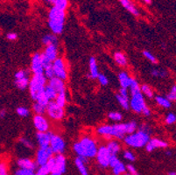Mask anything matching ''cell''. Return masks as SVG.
<instances>
[{"instance_id":"obj_59","label":"cell","mask_w":176,"mask_h":175,"mask_svg":"<svg viewBox=\"0 0 176 175\" xmlns=\"http://www.w3.org/2000/svg\"><path fill=\"white\" fill-rule=\"evenodd\" d=\"M145 3H146V4H148V5H150L151 3H152V0H143Z\"/></svg>"},{"instance_id":"obj_46","label":"cell","mask_w":176,"mask_h":175,"mask_svg":"<svg viewBox=\"0 0 176 175\" xmlns=\"http://www.w3.org/2000/svg\"><path fill=\"white\" fill-rule=\"evenodd\" d=\"M98 79L100 85H102V86H107L109 84V79L107 78L106 75H104L103 74H98Z\"/></svg>"},{"instance_id":"obj_40","label":"cell","mask_w":176,"mask_h":175,"mask_svg":"<svg viewBox=\"0 0 176 175\" xmlns=\"http://www.w3.org/2000/svg\"><path fill=\"white\" fill-rule=\"evenodd\" d=\"M143 55L145 56V58L146 60H148L151 63H153V64H157L158 63V60L157 59H156V57L153 55L151 52L146 50L143 51Z\"/></svg>"},{"instance_id":"obj_44","label":"cell","mask_w":176,"mask_h":175,"mask_svg":"<svg viewBox=\"0 0 176 175\" xmlns=\"http://www.w3.org/2000/svg\"><path fill=\"white\" fill-rule=\"evenodd\" d=\"M166 123H167V125H174V124H175L176 122V116L174 114V113H169V114H167V116H166Z\"/></svg>"},{"instance_id":"obj_20","label":"cell","mask_w":176,"mask_h":175,"mask_svg":"<svg viewBox=\"0 0 176 175\" xmlns=\"http://www.w3.org/2000/svg\"><path fill=\"white\" fill-rule=\"evenodd\" d=\"M88 163V159L85 158H80L77 157L74 159V165L76 166V168L78 169L79 173L81 175H89L88 174V171L86 167V164Z\"/></svg>"},{"instance_id":"obj_43","label":"cell","mask_w":176,"mask_h":175,"mask_svg":"<svg viewBox=\"0 0 176 175\" xmlns=\"http://www.w3.org/2000/svg\"><path fill=\"white\" fill-rule=\"evenodd\" d=\"M26 77H29V72L27 70L21 69V70H19L18 72H16V74H15V79H22L26 78Z\"/></svg>"},{"instance_id":"obj_13","label":"cell","mask_w":176,"mask_h":175,"mask_svg":"<svg viewBox=\"0 0 176 175\" xmlns=\"http://www.w3.org/2000/svg\"><path fill=\"white\" fill-rule=\"evenodd\" d=\"M33 125L38 132L49 131L50 125L46 117L43 115H35L33 116Z\"/></svg>"},{"instance_id":"obj_35","label":"cell","mask_w":176,"mask_h":175,"mask_svg":"<svg viewBox=\"0 0 176 175\" xmlns=\"http://www.w3.org/2000/svg\"><path fill=\"white\" fill-rule=\"evenodd\" d=\"M151 74L157 78H164L167 76V72L162 69H153L151 71Z\"/></svg>"},{"instance_id":"obj_11","label":"cell","mask_w":176,"mask_h":175,"mask_svg":"<svg viewBox=\"0 0 176 175\" xmlns=\"http://www.w3.org/2000/svg\"><path fill=\"white\" fill-rule=\"evenodd\" d=\"M111 154L109 152L108 149L105 145H101L98 149V152L96 155L97 161L99 164V166L102 167H108L110 164V159H111Z\"/></svg>"},{"instance_id":"obj_12","label":"cell","mask_w":176,"mask_h":175,"mask_svg":"<svg viewBox=\"0 0 176 175\" xmlns=\"http://www.w3.org/2000/svg\"><path fill=\"white\" fill-rule=\"evenodd\" d=\"M54 152L50 147L39 148L36 152V164L37 166H41L46 165L47 161L54 156Z\"/></svg>"},{"instance_id":"obj_22","label":"cell","mask_w":176,"mask_h":175,"mask_svg":"<svg viewBox=\"0 0 176 175\" xmlns=\"http://www.w3.org/2000/svg\"><path fill=\"white\" fill-rule=\"evenodd\" d=\"M105 146L111 155H117V153L120 152L121 150L120 144L115 139H111L110 141H108Z\"/></svg>"},{"instance_id":"obj_15","label":"cell","mask_w":176,"mask_h":175,"mask_svg":"<svg viewBox=\"0 0 176 175\" xmlns=\"http://www.w3.org/2000/svg\"><path fill=\"white\" fill-rule=\"evenodd\" d=\"M168 147V144L159 138H150L148 143L145 146L147 152H152L156 149H166Z\"/></svg>"},{"instance_id":"obj_37","label":"cell","mask_w":176,"mask_h":175,"mask_svg":"<svg viewBox=\"0 0 176 175\" xmlns=\"http://www.w3.org/2000/svg\"><path fill=\"white\" fill-rule=\"evenodd\" d=\"M54 6L65 12L69 6V0H55Z\"/></svg>"},{"instance_id":"obj_19","label":"cell","mask_w":176,"mask_h":175,"mask_svg":"<svg viewBox=\"0 0 176 175\" xmlns=\"http://www.w3.org/2000/svg\"><path fill=\"white\" fill-rule=\"evenodd\" d=\"M42 54L46 56L48 60L53 62L58 58V45H51V46H46Z\"/></svg>"},{"instance_id":"obj_51","label":"cell","mask_w":176,"mask_h":175,"mask_svg":"<svg viewBox=\"0 0 176 175\" xmlns=\"http://www.w3.org/2000/svg\"><path fill=\"white\" fill-rule=\"evenodd\" d=\"M126 166V171L128 172V173H130L131 175H139V173H138V171L136 170V168L134 167V166L128 164Z\"/></svg>"},{"instance_id":"obj_39","label":"cell","mask_w":176,"mask_h":175,"mask_svg":"<svg viewBox=\"0 0 176 175\" xmlns=\"http://www.w3.org/2000/svg\"><path fill=\"white\" fill-rule=\"evenodd\" d=\"M16 112L21 117H27L28 116L30 115V111L26 107H18L16 110Z\"/></svg>"},{"instance_id":"obj_29","label":"cell","mask_w":176,"mask_h":175,"mask_svg":"<svg viewBox=\"0 0 176 175\" xmlns=\"http://www.w3.org/2000/svg\"><path fill=\"white\" fill-rule=\"evenodd\" d=\"M114 60L116 61L117 64L121 67H125L127 64V58L121 52H116L114 54Z\"/></svg>"},{"instance_id":"obj_33","label":"cell","mask_w":176,"mask_h":175,"mask_svg":"<svg viewBox=\"0 0 176 175\" xmlns=\"http://www.w3.org/2000/svg\"><path fill=\"white\" fill-rule=\"evenodd\" d=\"M140 92L142 93V95H145L146 97H148V98H153V89L151 88L150 86L148 85H146V84H143V85H141L140 86Z\"/></svg>"},{"instance_id":"obj_26","label":"cell","mask_w":176,"mask_h":175,"mask_svg":"<svg viewBox=\"0 0 176 175\" xmlns=\"http://www.w3.org/2000/svg\"><path fill=\"white\" fill-rule=\"evenodd\" d=\"M116 99L124 110H125V111L130 110V98L129 97H122L119 94H117Z\"/></svg>"},{"instance_id":"obj_54","label":"cell","mask_w":176,"mask_h":175,"mask_svg":"<svg viewBox=\"0 0 176 175\" xmlns=\"http://www.w3.org/2000/svg\"><path fill=\"white\" fill-rule=\"evenodd\" d=\"M117 94H119L120 96L125 97H129V95H130L129 94V90L127 88H121Z\"/></svg>"},{"instance_id":"obj_17","label":"cell","mask_w":176,"mask_h":175,"mask_svg":"<svg viewBox=\"0 0 176 175\" xmlns=\"http://www.w3.org/2000/svg\"><path fill=\"white\" fill-rule=\"evenodd\" d=\"M17 165L19 167V169H24V170L34 171L37 169V164L36 162L32 160L31 158H21L17 160Z\"/></svg>"},{"instance_id":"obj_18","label":"cell","mask_w":176,"mask_h":175,"mask_svg":"<svg viewBox=\"0 0 176 175\" xmlns=\"http://www.w3.org/2000/svg\"><path fill=\"white\" fill-rule=\"evenodd\" d=\"M47 85L50 86L57 94L61 92H65L66 91V86L64 81L57 78V77H54V78L49 79V82H48V84H47Z\"/></svg>"},{"instance_id":"obj_42","label":"cell","mask_w":176,"mask_h":175,"mask_svg":"<svg viewBox=\"0 0 176 175\" xmlns=\"http://www.w3.org/2000/svg\"><path fill=\"white\" fill-rule=\"evenodd\" d=\"M123 157H124V158L126 159V160H128V161H134L135 158H136V157H135L134 153L132 152H131L129 150H126L123 153Z\"/></svg>"},{"instance_id":"obj_60","label":"cell","mask_w":176,"mask_h":175,"mask_svg":"<svg viewBox=\"0 0 176 175\" xmlns=\"http://www.w3.org/2000/svg\"><path fill=\"white\" fill-rule=\"evenodd\" d=\"M168 175H176V173L174 171H172V172H169V173H168Z\"/></svg>"},{"instance_id":"obj_34","label":"cell","mask_w":176,"mask_h":175,"mask_svg":"<svg viewBox=\"0 0 176 175\" xmlns=\"http://www.w3.org/2000/svg\"><path fill=\"white\" fill-rule=\"evenodd\" d=\"M129 88H130V91H129L130 95H133L135 93L140 92V85L138 83V81L135 80L134 78L131 79V82Z\"/></svg>"},{"instance_id":"obj_58","label":"cell","mask_w":176,"mask_h":175,"mask_svg":"<svg viewBox=\"0 0 176 175\" xmlns=\"http://www.w3.org/2000/svg\"><path fill=\"white\" fill-rule=\"evenodd\" d=\"M44 2H46V3H47V4H49V5H55V0H43Z\"/></svg>"},{"instance_id":"obj_48","label":"cell","mask_w":176,"mask_h":175,"mask_svg":"<svg viewBox=\"0 0 176 175\" xmlns=\"http://www.w3.org/2000/svg\"><path fill=\"white\" fill-rule=\"evenodd\" d=\"M40 56H41V62H42V66H43V69H47V68H49V67H52L53 62H52L51 60H48L46 56H44L42 54H40Z\"/></svg>"},{"instance_id":"obj_38","label":"cell","mask_w":176,"mask_h":175,"mask_svg":"<svg viewBox=\"0 0 176 175\" xmlns=\"http://www.w3.org/2000/svg\"><path fill=\"white\" fill-rule=\"evenodd\" d=\"M108 117L114 122H120L121 120L123 119V116L119 112L117 111H111L108 114Z\"/></svg>"},{"instance_id":"obj_53","label":"cell","mask_w":176,"mask_h":175,"mask_svg":"<svg viewBox=\"0 0 176 175\" xmlns=\"http://www.w3.org/2000/svg\"><path fill=\"white\" fill-rule=\"evenodd\" d=\"M6 38H7V40H8L14 41V40H17V38H18V34H17L16 32H9V33H7Z\"/></svg>"},{"instance_id":"obj_6","label":"cell","mask_w":176,"mask_h":175,"mask_svg":"<svg viewBox=\"0 0 176 175\" xmlns=\"http://www.w3.org/2000/svg\"><path fill=\"white\" fill-rule=\"evenodd\" d=\"M50 170V173L58 175L64 174L67 171V159L63 154H55L46 164Z\"/></svg>"},{"instance_id":"obj_7","label":"cell","mask_w":176,"mask_h":175,"mask_svg":"<svg viewBox=\"0 0 176 175\" xmlns=\"http://www.w3.org/2000/svg\"><path fill=\"white\" fill-rule=\"evenodd\" d=\"M47 116L54 120H61L65 116L64 108L59 106L55 101L49 102L46 108Z\"/></svg>"},{"instance_id":"obj_8","label":"cell","mask_w":176,"mask_h":175,"mask_svg":"<svg viewBox=\"0 0 176 175\" xmlns=\"http://www.w3.org/2000/svg\"><path fill=\"white\" fill-rule=\"evenodd\" d=\"M147 105L145 103V98H144L142 93L138 92L135 93L133 95H131L130 108L134 112L141 114L144 108Z\"/></svg>"},{"instance_id":"obj_5","label":"cell","mask_w":176,"mask_h":175,"mask_svg":"<svg viewBox=\"0 0 176 175\" xmlns=\"http://www.w3.org/2000/svg\"><path fill=\"white\" fill-rule=\"evenodd\" d=\"M46 78L44 76V74H33V77L29 81V92L31 98L33 101H36L37 97L44 91V88L46 87Z\"/></svg>"},{"instance_id":"obj_24","label":"cell","mask_w":176,"mask_h":175,"mask_svg":"<svg viewBox=\"0 0 176 175\" xmlns=\"http://www.w3.org/2000/svg\"><path fill=\"white\" fill-rule=\"evenodd\" d=\"M119 2H120L121 5H122L125 9L127 10L129 12L132 14V15H134V16H139V10L135 7L133 3L131 2V0H119Z\"/></svg>"},{"instance_id":"obj_31","label":"cell","mask_w":176,"mask_h":175,"mask_svg":"<svg viewBox=\"0 0 176 175\" xmlns=\"http://www.w3.org/2000/svg\"><path fill=\"white\" fill-rule=\"evenodd\" d=\"M126 172V166L123 162H119L117 165L112 167V173L114 175H122L125 173Z\"/></svg>"},{"instance_id":"obj_30","label":"cell","mask_w":176,"mask_h":175,"mask_svg":"<svg viewBox=\"0 0 176 175\" xmlns=\"http://www.w3.org/2000/svg\"><path fill=\"white\" fill-rule=\"evenodd\" d=\"M44 95L46 96V97L49 100V101H55L57 96V93L50 86H48L47 84L46 85V87L44 88Z\"/></svg>"},{"instance_id":"obj_41","label":"cell","mask_w":176,"mask_h":175,"mask_svg":"<svg viewBox=\"0 0 176 175\" xmlns=\"http://www.w3.org/2000/svg\"><path fill=\"white\" fill-rule=\"evenodd\" d=\"M167 98L169 100V101L171 102H175L176 100V86L175 85H174L173 87L171 88V89H170V91L169 93L167 94Z\"/></svg>"},{"instance_id":"obj_16","label":"cell","mask_w":176,"mask_h":175,"mask_svg":"<svg viewBox=\"0 0 176 175\" xmlns=\"http://www.w3.org/2000/svg\"><path fill=\"white\" fill-rule=\"evenodd\" d=\"M53 132L46 131V132H37L36 134V139L40 148L49 147L50 144V139Z\"/></svg>"},{"instance_id":"obj_47","label":"cell","mask_w":176,"mask_h":175,"mask_svg":"<svg viewBox=\"0 0 176 175\" xmlns=\"http://www.w3.org/2000/svg\"><path fill=\"white\" fill-rule=\"evenodd\" d=\"M43 74H44V76H45L46 79H52L55 77L54 70H53V68H52V67H49V68H47V69H44Z\"/></svg>"},{"instance_id":"obj_10","label":"cell","mask_w":176,"mask_h":175,"mask_svg":"<svg viewBox=\"0 0 176 175\" xmlns=\"http://www.w3.org/2000/svg\"><path fill=\"white\" fill-rule=\"evenodd\" d=\"M49 147L54 152V154H63L66 149V142L60 135L53 133L50 139Z\"/></svg>"},{"instance_id":"obj_27","label":"cell","mask_w":176,"mask_h":175,"mask_svg":"<svg viewBox=\"0 0 176 175\" xmlns=\"http://www.w3.org/2000/svg\"><path fill=\"white\" fill-rule=\"evenodd\" d=\"M29 81H30L29 77H26V78L22 79H15L14 84H15L16 88L19 90H25L28 88Z\"/></svg>"},{"instance_id":"obj_57","label":"cell","mask_w":176,"mask_h":175,"mask_svg":"<svg viewBox=\"0 0 176 175\" xmlns=\"http://www.w3.org/2000/svg\"><path fill=\"white\" fill-rule=\"evenodd\" d=\"M165 155L167 157H171L173 155V152L170 151V150H167L166 152H165Z\"/></svg>"},{"instance_id":"obj_52","label":"cell","mask_w":176,"mask_h":175,"mask_svg":"<svg viewBox=\"0 0 176 175\" xmlns=\"http://www.w3.org/2000/svg\"><path fill=\"white\" fill-rule=\"evenodd\" d=\"M34 172L30 170H24V169H19L15 172V175H34Z\"/></svg>"},{"instance_id":"obj_50","label":"cell","mask_w":176,"mask_h":175,"mask_svg":"<svg viewBox=\"0 0 176 175\" xmlns=\"http://www.w3.org/2000/svg\"><path fill=\"white\" fill-rule=\"evenodd\" d=\"M119 162H120V160H119V158H118L117 155H111L109 166H111V168H112V167H114L116 165H117Z\"/></svg>"},{"instance_id":"obj_36","label":"cell","mask_w":176,"mask_h":175,"mask_svg":"<svg viewBox=\"0 0 176 175\" xmlns=\"http://www.w3.org/2000/svg\"><path fill=\"white\" fill-rule=\"evenodd\" d=\"M46 106L41 105L38 102L33 103V110L35 113V115H44L46 113Z\"/></svg>"},{"instance_id":"obj_25","label":"cell","mask_w":176,"mask_h":175,"mask_svg":"<svg viewBox=\"0 0 176 175\" xmlns=\"http://www.w3.org/2000/svg\"><path fill=\"white\" fill-rule=\"evenodd\" d=\"M42 43L44 46H51V45H58L59 40L55 34L54 33H48L46 34L44 37L42 38Z\"/></svg>"},{"instance_id":"obj_32","label":"cell","mask_w":176,"mask_h":175,"mask_svg":"<svg viewBox=\"0 0 176 175\" xmlns=\"http://www.w3.org/2000/svg\"><path fill=\"white\" fill-rule=\"evenodd\" d=\"M56 103L59 105V106L64 108L66 105V102H67V96H66V91L65 92H61L57 94L56 96L55 100Z\"/></svg>"},{"instance_id":"obj_14","label":"cell","mask_w":176,"mask_h":175,"mask_svg":"<svg viewBox=\"0 0 176 175\" xmlns=\"http://www.w3.org/2000/svg\"><path fill=\"white\" fill-rule=\"evenodd\" d=\"M31 70L33 74H43L44 69L42 66L41 56L40 53H35L31 60Z\"/></svg>"},{"instance_id":"obj_55","label":"cell","mask_w":176,"mask_h":175,"mask_svg":"<svg viewBox=\"0 0 176 175\" xmlns=\"http://www.w3.org/2000/svg\"><path fill=\"white\" fill-rule=\"evenodd\" d=\"M141 114L145 116H150L151 114H152V112H151V110L149 109L148 107L146 106L144 108V110L142 111V112H141Z\"/></svg>"},{"instance_id":"obj_9","label":"cell","mask_w":176,"mask_h":175,"mask_svg":"<svg viewBox=\"0 0 176 175\" xmlns=\"http://www.w3.org/2000/svg\"><path fill=\"white\" fill-rule=\"evenodd\" d=\"M52 68L54 70L55 77L60 79L62 81H65L68 78V71L66 68V64L64 60L61 58H57L55 60L53 61Z\"/></svg>"},{"instance_id":"obj_45","label":"cell","mask_w":176,"mask_h":175,"mask_svg":"<svg viewBox=\"0 0 176 175\" xmlns=\"http://www.w3.org/2000/svg\"><path fill=\"white\" fill-rule=\"evenodd\" d=\"M19 142L23 144L25 147L28 148V149H33V144L32 141H30L28 138H21L19 139Z\"/></svg>"},{"instance_id":"obj_21","label":"cell","mask_w":176,"mask_h":175,"mask_svg":"<svg viewBox=\"0 0 176 175\" xmlns=\"http://www.w3.org/2000/svg\"><path fill=\"white\" fill-rule=\"evenodd\" d=\"M88 66H89V74H88V77L91 79L98 78V74H99V71H98L97 60H96L95 57H91L89 59Z\"/></svg>"},{"instance_id":"obj_1","label":"cell","mask_w":176,"mask_h":175,"mask_svg":"<svg viewBox=\"0 0 176 175\" xmlns=\"http://www.w3.org/2000/svg\"><path fill=\"white\" fill-rule=\"evenodd\" d=\"M137 129H138L137 122L130 121L125 124L102 125L98 129V133L109 140H111L112 138L124 139L125 136L133 133L137 130Z\"/></svg>"},{"instance_id":"obj_49","label":"cell","mask_w":176,"mask_h":175,"mask_svg":"<svg viewBox=\"0 0 176 175\" xmlns=\"http://www.w3.org/2000/svg\"><path fill=\"white\" fill-rule=\"evenodd\" d=\"M0 175H9L8 167L5 162H0Z\"/></svg>"},{"instance_id":"obj_23","label":"cell","mask_w":176,"mask_h":175,"mask_svg":"<svg viewBox=\"0 0 176 175\" xmlns=\"http://www.w3.org/2000/svg\"><path fill=\"white\" fill-rule=\"evenodd\" d=\"M131 77L129 76V74H127L126 72L123 71L120 72L118 74V81H119V84H120L121 88H129L130 87L131 82Z\"/></svg>"},{"instance_id":"obj_62","label":"cell","mask_w":176,"mask_h":175,"mask_svg":"<svg viewBox=\"0 0 176 175\" xmlns=\"http://www.w3.org/2000/svg\"><path fill=\"white\" fill-rule=\"evenodd\" d=\"M123 175H131V174H130V173H124Z\"/></svg>"},{"instance_id":"obj_56","label":"cell","mask_w":176,"mask_h":175,"mask_svg":"<svg viewBox=\"0 0 176 175\" xmlns=\"http://www.w3.org/2000/svg\"><path fill=\"white\" fill-rule=\"evenodd\" d=\"M5 116H6V111H5V110H1V111H0V117H1V118H4Z\"/></svg>"},{"instance_id":"obj_2","label":"cell","mask_w":176,"mask_h":175,"mask_svg":"<svg viewBox=\"0 0 176 175\" xmlns=\"http://www.w3.org/2000/svg\"><path fill=\"white\" fill-rule=\"evenodd\" d=\"M152 130L148 125H143L139 127V130L127 135L124 138L125 144L131 148H143L146 145L151 138Z\"/></svg>"},{"instance_id":"obj_61","label":"cell","mask_w":176,"mask_h":175,"mask_svg":"<svg viewBox=\"0 0 176 175\" xmlns=\"http://www.w3.org/2000/svg\"><path fill=\"white\" fill-rule=\"evenodd\" d=\"M48 175H58V174H55V173H49Z\"/></svg>"},{"instance_id":"obj_4","label":"cell","mask_w":176,"mask_h":175,"mask_svg":"<svg viewBox=\"0 0 176 175\" xmlns=\"http://www.w3.org/2000/svg\"><path fill=\"white\" fill-rule=\"evenodd\" d=\"M66 13L64 11L53 6L48 12V26L55 35L61 34L64 29Z\"/></svg>"},{"instance_id":"obj_63","label":"cell","mask_w":176,"mask_h":175,"mask_svg":"<svg viewBox=\"0 0 176 175\" xmlns=\"http://www.w3.org/2000/svg\"><path fill=\"white\" fill-rule=\"evenodd\" d=\"M0 34H1V32H0Z\"/></svg>"},{"instance_id":"obj_3","label":"cell","mask_w":176,"mask_h":175,"mask_svg":"<svg viewBox=\"0 0 176 175\" xmlns=\"http://www.w3.org/2000/svg\"><path fill=\"white\" fill-rule=\"evenodd\" d=\"M73 149L77 157L88 159L96 157L98 146L95 139L90 137H84L74 144Z\"/></svg>"},{"instance_id":"obj_28","label":"cell","mask_w":176,"mask_h":175,"mask_svg":"<svg viewBox=\"0 0 176 175\" xmlns=\"http://www.w3.org/2000/svg\"><path fill=\"white\" fill-rule=\"evenodd\" d=\"M155 101L158 104L160 107H162L164 109H170L172 106V102L167 97H161V96H156L155 97Z\"/></svg>"}]
</instances>
